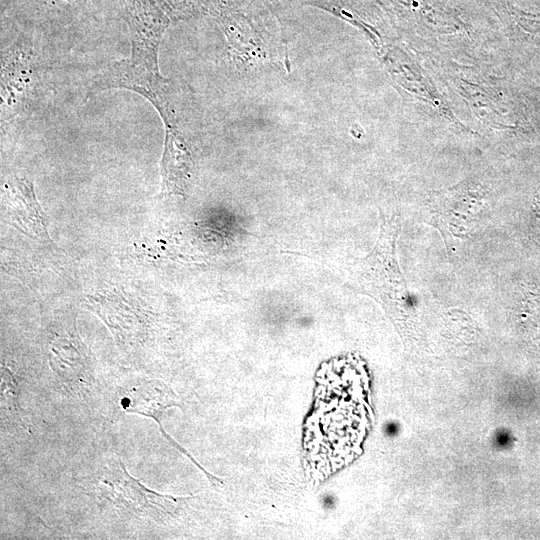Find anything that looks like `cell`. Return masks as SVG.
<instances>
[{
	"label": "cell",
	"instance_id": "4",
	"mask_svg": "<svg viewBox=\"0 0 540 540\" xmlns=\"http://www.w3.org/2000/svg\"><path fill=\"white\" fill-rule=\"evenodd\" d=\"M131 45L159 47L170 18L154 0H120Z\"/></svg>",
	"mask_w": 540,
	"mask_h": 540
},
{
	"label": "cell",
	"instance_id": "11",
	"mask_svg": "<svg viewBox=\"0 0 540 540\" xmlns=\"http://www.w3.org/2000/svg\"><path fill=\"white\" fill-rule=\"evenodd\" d=\"M53 5L79 7L88 3V0H46Z\"/></svg>",
	"mask_w": 540,
	"mask_h": 540
},
{
	"label": "cell",
	"instance_id": "7",
	"mask_svg": "<svg viewBox=\"0 0 540 540\" xmlns=\"http://www.w3.org/2000/svg\"><path fill=\"white\" fill-rule=\"evenodd\" d=\"M165 142L161 162L162 189L175 192L180 184L187 153L175 122L164 124Z\"/></svg>",
	"mask_w": 540,
	"mask_h": 540
},
{
	"label": "cell",
	"instance_id": "5",
	"mask_svg": "<svg viewBox=\"0 0 540 540\" xmlns=\"http://www.w3.org/2000/svg\"><path fill=\"white\" fill-rule=\"evenodd\" d=\"M9 193V216L12 223L30 236L48 239L32 183L25 178H14L9 183Z\"/></svg>",
	"mask_w": 540,
	"mask_h": 540
},
{
	"label": "cell",
	"instance_id": "9",
	"mask_svg": "<svg viewBox=\"0 0 540 540\" xmlns=\"http://www.w3.org/2000/svg\"><path fill=\"white\" fill-rule=\"evenodd\" d=\"M172 20L190 17L202 9L201 0H154Z\"/></svg>",
	"mask_w": 540,
	"mask_h": 540
},
{
	"label": "cell",
	"instance_id": "1",
	"mask_svg": "<svg viewBox=\"0 0 540 540\" xmlns=\"http://www.w3.org/2000/svg\"><path fill=\"white\" fill-rule=\"evenodd\" d=\"M484 196L480 186L460 183L431 192L419 215L424 223L440 231L446 246L453 247L473 229L484 205Z\"/></svg>",
	"mask_w": 540,
	"mask_h": 540
},
{
	"label": "cell",
	"instance_id": "6",
	"mask_svg": "<svg viewBox=\"0 0 540 540\" xmlns=\"http://www.w3.org/2000/svg\"><path fill=\"white\" fill-rule=\"evenodd\" d=\"M1 96L6 106L20 101L26 91L30 74V51L16 45L2 55Z\"/></svg>",
	"mask_w": 540,
	"mask_h": 540
},
{
	"label": "cell",
	"instance_id": "12",
	"mask_svg": "<svg viewBox=\"0 0 540 540\" xmlns=\"http://www.w3.org/2000/svg\"><path fill=\"white\" fill-rule=\"evenodd\" d=\"M396 432V426L394 424H389L386 427V433L392 435Z\"/></svg>",
	"mask_w": 540,
	"mask_h": 540
},
{
	"label": "cell",
	"instance_id": "2",
	"mask_svg": "<svg viewBox=\"0 0 540 540\" xmlns=\"http://www.w3.org/2000/svg\"><path fill=\"white\" fill-rule=\"evenodd\" d=\"M98 491L102 498L115 506L155 521L169 513L174 498L145 487L131 476L120 459L112 460L103 470Z\"/></svg>",
	"mask_w": 540,
	"mask_h": 540
},
{
	"label": "cell",
	"instance_id": "8",
	"mask_svg": "<svg viewBox=\"0 0 540 540\" xmlns=\"http://www.w3.org/2000/svg\"><path fill=\"white\" fill-rule=\"evenodd\" d=\"M64 342L58 341L51 348L53 370L70 386L86 383L87 370L83 357L72 344Z\"/></svg>",
	"mask_w": 540,
	"mask_h": 540
},
{
	"label": "cell",
	"instance_id": "10",
	"mask_svg": "<svg viewBox=\"0 0 540 540\" xmlns=\"http://www.w3.org/2000/svg\"><path fill=\"white\" fill-rule=\"evenodd\" d=\"M17 383L13 377L12 372L7 368L2 366L1 368V399L2 405L6 410H9L11 413L15 412L18 408L17 406Z\"/></svg>",
	"mask_w": 540,
	"mask_h": 540
},
{
	"label": "cell",
	"instance_id": "3",
	"mask_svg": "<svg viewBox=\"0 0 540 540\" xmlns=\"http://www.w3.org/2000/svg\"><path fill=\"white\" fill-rule=\"evenodd\" d=\"M120 404L128 413L140 414L155 420L162 434L171 441L162 427L164 411L177 405L173 391L157 379H139L124 390Z\"/></svg>",
	"mask_w": 540,
	"mask_h": 540
}]
</instances>
